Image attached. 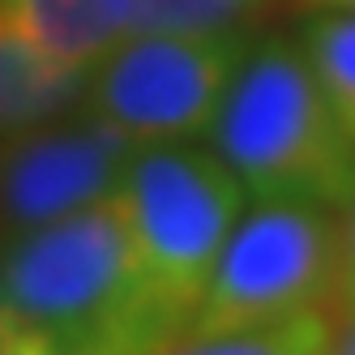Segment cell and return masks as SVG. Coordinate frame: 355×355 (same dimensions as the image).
<instances>
[{"label": "cell", "instance_id": "obj_5", "mask_svg": "<svg viewBox=\"0 0 355 355\" xmlns=\"http://www.w3.org/2000/svg\"><path fill=\"white\" fill-rule=\"evenodd\" d=\"M248 47V31L129 35L90 69L82 103L137 146L193 141L218 116Z\"/></svg>", "mask_w": 355, "mask_h": 355}, {"label": "cell", "instance_id": "obj_4", "mask_svg": "<svg viewBox=\"0 0 355 355\" xmlns=\"http://www.w3.org/2000/svg\"><path fill=\"white\" fill-rule=\"evenodd\" d=\"M343 218L338 210L257 201L236 218L184 334H232L274 325L338 300Z\"/></svg>", "mask_w": 355, "mask_h": 355}, {"label": "cell", "instance_id": "obj_13", "mask_svg": "<svg viewBox=\"0 0 355 355\" xmlns=\"http://www.w3.org/2000/svg\"><path fill=\"white\" fill-rule=\"evenodd\" d=\"M0 355H64V351L47 347V343H39V338H31V334H17V329H9V334H5V347H0Z\"/></svg>", "mask_w": 355, "mask_h": 355}, {"label": "cell", "instance_id": "obj_11", "mask_svg": "<svg viewBox=\"0 0 355 355\" xmlns=\"http://www.w3.org/2000/svg\"><path fill=\"white\" fill-rule=\"evenodd\" d=\"M270 0H133V35L244 31Z\"/></svg>", "mask_w": 355, "mask_h": 355}, {"label": "cell", "instance_id": "obj_3", "mask_svg": "<svg viewBox=\"0 0 355 355\" xmlns=\"http://www.w3.org/2000/svg\"><path fill=\"white\" fill-rule=\"evenodd\" d=\"M116 197L133 236L146 304L175 343L206 295L214 261L240 218L244 189L214 150L159 141L133 155Z\"/></svg>", "mask_w": 355, "mask_h": 355}, {"label": "cell", "instance_id": "obj_16", "mask_svg": "<svg viewBox=\"0 0 355 355\" xmlns=\"http://www.w3.org/2000/svg\"><path fill=\"white\" fill-rule=\"evenodd\" d=\"M5 334H9V317H5V287H0V347H5Z\"/></svg>", "mask_w": 355, "mask_h": 355}, {"label": "cell", "instance_id": "obj_9", "mask_svg": "<svg viewBox=\"0 0 355 355\" xmlns=\"http://www.w3.org/2000/svg\"><path fill=\"white\" fill-rule=\"evenodd\" d=\"M329 343H334V309H313L232 334H180L159 355H329Z\"/></svg>", "mask_w": 355, "mask_h": 355}, {"label": "cell", "instance_id": "obj_12", "mask_svg": "<svg viewBox=\"0 0 355 355\" xmlns=\"http://www.w3.org/2000/svg\"><path fill=\"white\" fill-rule=\"evenodd\" d=\"M338 300L355 304V197L343 210V270H338Z\"/></svg>", "mask_w": 355, "mask_h": 355}, {"label": "cell", "instance_id": "obj_1", "mask_svg": "<svg viewBox=\"0 0 355 355\" xmlns=\"http://www.w3.org/2000/svg\"><path fill=\"white\" fill-rule=\"evenodd\" d=\"M9 329L64 355H159L171 338L146 304L120 197L0 236Z\"/></svg>", "mask_w": 355, "mask_h": 355}, {"label": "cell", "instance_id": "obj_6", "mask_svg": "<svg viewBox=\"0 0 355 355\" xmlns=\"http://www.w3.org/2000/svg\"><path fill=\"white\" fill-rule=\"evenodd\" d=\"M137 150L129 133L86 103L0 137V236L31 232L112 197Z\"/></svg>", "mask_w": 355, "mask_h": 355}, {"label": "cell", "instance_id": "obj_14", "mask_svg": "<svg viewBox=\"0 0 355 355\" xmlns=\"http://www.w3.org/2000/svg\"><path fill=\"white\" fill-rule=\"evenodd\" d=\"M343 329L334 334V343H329V355H355V304H343Z\"/></svg>", "mask_w": 355, "mask_h": 355}, {"label": "cell", "instance_id": "obj_15", "mask_svg": "<svg viewBox=\"0 0 355 355\" xmlns=\"http://www.w3.org/2000/svg\"><path fill=\"white\" fill-rule=\"evenodd\" d=\"M313 9H334V13H355V0H304Z\"/></svg>", "mask_w": 355, "mask_h": 355}, {"label": "cell", "instance_id": "obj_2", "mask_svg": "<svg viewBox=\"0 0 355 355\" xmlns=\"http://www.w3.org/2000/svg\"><path fill=\"white\" fill-rule=\"evenodd\" d=\"M206 137L252 201L343 214L355 197V141L317 86L300 43L283 35L248 47Z\"/></svg>", "mask_w": 355, "mask_h": 355}, {"label": "cell", "instance_id": "obj_10", "mask_svg": "<svg viewBox=\"0 0 355 355\" xmlns=\"http://www.w3.org/2000/svg\"><path fill=\"white\" fill-rule=\"evenodd\" d=\"M300 52L309 60L317 86L325 90L338 124L355 141V13L321 9L309 26H304Z\"/></svg>", "mask_w": 355, "mask_h": 355}, {"label": "cell", "instance_id": "obj_7", "mask_svg": "<svg viewBox=\"0 0 355 355\" xmlns=\"http://www.w3.org/2000/svg\"><path fill=\"white\" fill-rule=\"evenodd\" d=\"M13 26L60 64L94 69L133 35V0H0Z\"/></svg>", "mask_w": 355, "mask_h": 355}, {"label": "cell", "instance_id": "obj_8", "mask_svg": "<svg viewBox=\"0 0 355 355\" xmlns=\"http://www.w3.org/2000/svg\"><path fill=\"white\" fill-rule=\"evenodd\" d=\"M86 78L90 69H73L39 52L0 9V137L73 112L86 98Z\"/></svg>", "mask_w": 355, "mask_h": 355}]
</instances>
